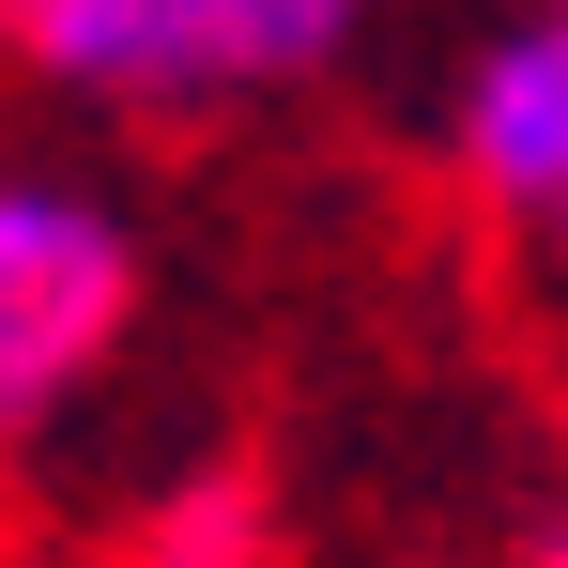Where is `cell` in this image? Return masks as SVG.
I'll list each match as a JSON object with an SVG mask.
<instances>
[{"mask_svg":"<svg viewBox=\"0 0 568 568\" xmlns=\"http://www.w3.org/2000/svg\"><path fill=\"white\" fill-rule=\"evenodd\" d=\"M0 31L93 108H246L307 93L369 31V0H0Z\"/></svg>","mask_w":568,"mask_h":568,"instance_id":"obj_1","label":"cell"},{"mask_svg":"<svg viewBox=\"0 0 568 568\" xmlns=\"http://www.w3.org/2000/svg\"><path fill=\"white\" fill-rule=\"evenodd\" d=\"M139 323V231L93 185L0 170V446L47 430Z\"/></svg>","mask_w":568,"mask_h":568,"instance_id":"obj_2","label":"cell"},{"mask_svg":"<svg viewBox=\"0 0 568 568\" xmlns=\"http://www.w3.org/2000/svg\"><path fill=\"white\" fill-rule=\"evenodd\" d=\"M446 139H462V185L491 200L507 231H554L568 215V31L554 16H507V31L462 62Z\"/></svg>","mask_w":568,"mask_h":568,"instance_id":"obj_3","label":"cell"}]
</instances>
